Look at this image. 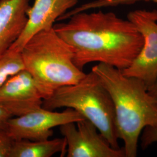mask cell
<instances>
[{"label":"cell","instance_id":"8992f818","mask_svg":"<svg viewBox=\"0 0 157 157\" xmlns=\"http://www.w3.org/2000/svg\"><path fill=\"white\" fill-rule=\"evenodd\" d=\"M83 119L82 115L72 108L59 112L42 107L22 116L10 118L6 132L13 141L46 140L53 135V128Z\"/></svg>","mask_w":157,"mask_h":157},{"label":"cell","instance_id":"277c9868","mask_svg":"<svg viewBox=\"0 0 157 157\" xmlns=\"http://www.w3.org/2000/svg\"><path fill=\"white\" fill-rule=\"evenodd\" d=\"M42 107L52 111L73 109L93 124L113 148H120L112 98L92 71L77 83L57 89L43 100Z\"/></svg>","mask_w":157,"mask_h":157},{"label":"cell","instance_id":"7c38bea8","mask_svg":"<svg viewBox=\"0 0 157 157\" xmlns=\"http://www.w3.org/2000/svg\"><path fill=\"white\" fill-rule=\"evenodd\" d=\"M23 69L21 52L8 51L0 59V88L10 77Z\"/></svg>","mask_w":157,"mask_h":157},{"label":"cell","instance_id":"9a60e30c","mask_svg":"<svg viewBox=\"0 0 157 157\" xmlns=\"http://www.w3.org/2000/svg\"><path fill=\"white\" fill-rule=\"evenodd\" d=\"M13 140L5 132H0V157H9Z\"/></svg>","mask_w":157,"mask_h":157},{"label":"cell","instance_id":"2e32d148","mask_svg":"<svg viewBox=\"0 0 157 157\" xmlns=\"http://www.w3.org/2000/svg\"><path fill=\"white\" fill-rule=\"evenodd\" d=\"M11 117L12 115L10 112L4 108L0 106V132H6L7 122Z\"/></svg>","mask_w":157,"mask_h":157},{"label":"cell","instance_id":"5bb4252c","mask_svg":"<svg viewBox=\"0 0 157 157\" xmlns=\"http://www.w3.org/2000/svg\"><path fill=\"white\" fill-rule=\"evenodd\" d=\"M142 132L141 146L143 149L157 143V125L146 127Z\"/></svg>","mask_w":157,"mask_h":157},{"label":"cell","instance_id":"e0dca14e","mask_svg":"<svg viewBox=\"0 0 157 157\" xmlns=\"http://www.w3.org/2000/svg\"><path fill=\"white\" fill-rule=\"evenodd\" d=\"M148 93L151 95L152 98L156 101L157 102V78L153 83V84L151 85L147 89Z\"/></svg>","mask_w":157,"mask_h":157},{"label":"cell","instance_id":"6da1fadb","mask_svg":"<svg viewBox=\"0 0 157 157\" xmlns=\"http://www.w3.org/2000/svg\"><path fill=\"white\" fill-rule=\"evenodd\" d=\"M67 19L53 28L71 47L74 62L82 70L98 62L124 71L142 47L143 37L135 25L113 12H80Z\"/></svg>","mask_w":157,"mask_h":157},{"label":"cell","instance_id":"9c48e42d","mask_svg":"<svg viewBox=\"0 0 157 157\" xmlns=\"http://www.w3.org/2000/svg\"><path fill=\"white\" fill-rule=\"evenodd\" d=\"M78 0H34L28 11L26 25L9 50L21 52L34 35L52 28L54 23L76 6Z\"/></svg>","mask_w":157,"mask_h":157},{"label":"cell","instance_id":"ba28073f","mask_svg":"<svg viewBox=\"0 0 157 157\" xmlns=\"http://www.w3.org/2000/svg\"><path fill=\"white\" fill-rule=\"evenodd\" d=\"M43 98L33 78L23 69L12 76L0 88V106L12 117H19L42 107Z\"/></svg>","mask_w":157,"mask_h":157},{"label":"cell","instance_id":"7a4b0ae2","mask_svg":"<svg viewBox=\"0 0 157 157\" xmlns=\"http://www.w3.org/2000/svg\"><path fill=\"white\" fill-rule=\"evenodd\" d=\"M91 71L98 76L112 98L119 139L124 143L126 157L137 154L139 137L146 127L157 125V102L141 80L98 63Z\"/></svg>","mask_w":157,"mask_h":157},{"label":"cell","instance_id":"30bf717a","mask_svg":"<svg viewBox=\"0 0 157 157\" xmlns=\"http://www.w3.org/2000/svg\"><path fill=\"white\" fill-rule=\"evenodd\" d=\"M30 6V0H0V59L22 33Z\"/></svg>","mask_w":157,"mask_h":157},{"label":"cell","instance_id":"3957f363","mask_svg":"<svg viewBox=\"0 0 157 157\" xmlns=\"http://www.w3.org/2000/svg\"><path fill=\"white\" fill-rule=\"evenodd\" d=\"M21 53L25 69L33 78L43 100L57 89L77 83L86 75L75 65L71 47L53 28L34 35Z\"/></svg>","mask_w":157,"mask_h":157},{"label":"cell","instance_id":"4fadbf2b","mask_svg":"<svg viewBox=\"0 0 157 157\" xmlns=\"http://www.w3.org/2000/svg\"><path fill=\"white\" fill-rule=\"evenodd\" d=\"M140 1H152L157 3V0H94L67 11L58 20L62 21L67 19L72 15L80 12L87 11L90 10L100 9L106 7L130 5Z\"/></svg>","mask_w":157,"mask_h":157},{"label":"cell","instance_id":"52a82bcc","mask_svg":"<svg viewBox=\"0 0 157 157\" xmlns=\"http://www.w3.org/2000/svg\"><path fill=\"white\" fill-rule=\"evenodd\" d=\"M59 126L67 143V157H126L124 148H114L95 126L84 119Z\"/></svg>","mask_w":157,"mask_h":157},{"label":"cell","instance_id":"8fae6325","mask_svg":"<svg viewBox=\"0 0 157 157\" xmlns=\"http://www.w3.org/2000/svg\"><path fill=\"white\" fill-rule=\"evenodd\" d=\"M64 138L42 141H13L9 157H51L66 149Z\"/></svg>","mask_w":157,"mask_h":157},{"label":"cell","instance_id":"5b68a950","mask_svg":"<svg viewBox=\"0 0 157 157\" xmlns=\"http://www.w3.org/2000/svg\"><path fill=\"white\" fill-rule=\"evenodd\" d=\"M128 19L140 32L143 43L133 62L122 71L141 80L148 89L157 78V11L135 10L129 13Z\"/></svg>","mask_w":157,"mask_h":157}]
</instances>
